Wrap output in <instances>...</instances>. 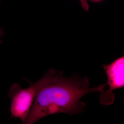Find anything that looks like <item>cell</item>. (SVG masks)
Masks as SVG:
<instances>
[{
    "label": "cell",
    "mask_w": 124,
    "mask_h": 124,
    "mask_svg": "<svg viewBox=\"0 0 124 124\" xmlns=\"http://www.w3.org/2000/svg\"><path fill=\"white\" fill-rule=\"evenodd\" d=\"M62 71L51 69L44 75L45 80L36 95L26 124H33L43 117L57 113L79 114L85 106L80 100L93 92L102 93L106 84L90 88L88 78L66 77Z\"/></svg>",
    "instance_id": "obj_1"
},
{
    "label": "cell",
    "mask_w": 124,
    "mask_h": 124,
    "mask_svg": "<svg viewBox=\"0 0 124 124\" xmlns=\"http://www.w3.org/2000/svg\"><path fill=\"white\" fill-rule=\"evenodd\" d=\"M44 76L37 82L29 81V86L22 88L15 83L12 85L8 93L11 99L10 111L12 117L19 118L25 124L33 105L38 89L44 82Z\"/></svg>",
    "instance_id": "obj_2"
},
{
    "label": "cell",
    "mask_w": 124,
    "mask_h": 124,
    "mask_svg": "<svg viewBox=\"0 0 124 124\" xmlns=\"http://www.w3.org/2000/svg\"><path fill=\"white\" fill-rule=\"evenodd\" d=\"M103 67L108 78L106 84L109 85V88L108 90L101 93L100 101L103 105H110L115 101L113 90L124 87V56L118 58L110 64H104Z\"/></svg>",
    "instance_id": "obj_3"
},
{
    "label": "cell",
    "mask_w": 124,
    "mask_h": 124,
    "mask_svg": "<svg viewBox=\"0 0 124 124\" xmlns=\"http://www.w3.org/2000/svg\"><path fill=\"white\" fill-rule=\"evenodd\" d=\"M80 1L83 8L86 11H88L89 9V5L86 0H79Z\"/></svg>",
    "instance_id": "obj_4"
},
{
    "label": "cell",
    "mask_w": 124,
    "mask_h": 124,
    "mask_svg": "<svg viewBox=\"0 0 124 124\" xmlns=\"http://www.w3.org/2000/svg\"><path fill=\"white\" fill-rule=\"evenodd\" d=\"M1 4V1L0 0V5ZM4 34V32L2 31V29L1 28H0V44L2 42V41L1 40V38L3 36Z\"/></svg>",
    "instance_id": "obj_5"
},
{
    "label": "cell",
    "mask_w": 124,
    "mask_h": 124,
    "mask_svg": "<svg viewBox=\"0 0 124 124\" xmlns=\"http://www.w3.org/2000/svg\"><path fill=\"white\" fill-rule=\"evenodd\" d=\"M93 0L96 1H100L101 0Z\"/></svg>",
    "instance_id": "obj_6"
}]
</instances>
